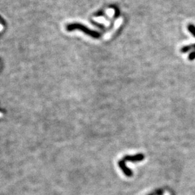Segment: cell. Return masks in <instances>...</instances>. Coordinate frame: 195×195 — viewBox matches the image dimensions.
<instances>
[{"label":"cell","instance_id":"cell-7","mask_svg":"<svg viewBox=\"0 0 195 195\" xmlns=\"http://www.w3.org/2000/svg\"><path fill=\"white\" fill-rule=\"evenodd\" d=\"M3 117V114L0 112V118H1V117Z\"/></svg>","mask_w":195,"mask_h":195},{"label":"cell","instance_id":"cell-5","mask_svg":"<svg viewBox=\"0 0 195 195\" xmlns=\"http://www.w3.org/2000/svg\"><path fill=\"white\" fill-rule=\"evenodd\" d=\"M188 29V31H190V32L195 37V26L194 25L192 24L189 25Z\"/></svg>","mask_w":195,"mask_h":195},{"label":"cell","instance_id":"cell-1","mask_svg":"<svg viewBox=\"0 0 195 195\" xmlns=\"http://www.w3.org/2000/svg\"><path fill=\"white\" fill-rule=\"evenodd\" d=\"M68 30H74V29H80L83 32H85L86 34H88L89 36H91L93 37L94 38H99L100 36V34L99 33H98L96 32H94V31H91L90 29H89L87 27H86L84 25H82L79 24H72L70 25L68 27Z\"/></svg>","mask_w":195,"mask_h":195},{"label":"cell","instance_id":"cell-6","mask_svg":"<svg viewBox=\"0 0 195 195\" xmlns=\"http://www.w3.org/2000/svg\"><path fill=\"white\" fill-rule=\"evenodd\" d=\"M188 59L191 60V61H192V60H193L195 59V51H193V52H191L190 54V55H189V56H188Z\"/></svg>","mask_w":195,"mask_h":195},{"label":"cell","instance_id":"cell-2","mask_svg":"<svg viewBox=\"0 0 195 195\" xmlns=\"http://www.w3.org/2000/svg\"><path fill=\"white\" fill-rule=\"evenodd\" d=\"M145 156L143 153H138L135 155H126L122 160L125 162H141L144 160Z\"/></svg>","mask_w":195,"mask_h":195},{"label":"cell","instance_id":"cell-3","mask_svg":"<svg viewBox=\"0 0 195 195\" xmlns=\"http://www.w3.org/2000/svg\"><path fill=\"white\" fill-rule=\"evenodd\" d=\"M119 166L120 168H121V170L124 172V173L125 174V176L131 177L133 176V172L131 170L130 168H129L125 165V162L122 159L120 160L118 162Z\"/></svg>","mask_w":195,"mask_h":195},{"label":"cell","instance_id":"cell-4","mask_svg":"<svg viewBox=\"0 0 195 195\" xmlns=\"http://www.w3.org/2000/svg\"><path fill=\"white\" fill-rule=\"evenodd\" d=\"M193 48V45H189V46H186L182 47L181 49V52L182 53H187L188 51L191 50V49Z\"/></svg>","mask_w":195,"mask_h":195}]
</instances>
